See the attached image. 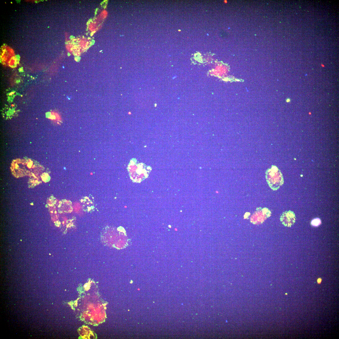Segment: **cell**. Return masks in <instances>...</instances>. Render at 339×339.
I'll use <instances>...</instances> for the list:
<instances>
[{"mask_svg": "<svg viewBox=\"0 0 339 339\" xmlns=\"http://www.w3.org/2000/svg\"><path fill=\"white\" fill-rule=\"evenodd\" d=\"M266 178L269 186L273 191L278 190L283 183L282 175L275 165H272L271 168L266 170Z\"/></svg>", "mask_w": 339, "mask_h": 339, "instance_id": "cell-1", "label": "cell"}, {"mask_svg": "<svg viewBox=\"0 0 339 339\" xmlns=\"http://www.w3.org/2000/svg\"><path fill=\"white\" fill-rule=\"evenodd\" d=\"M271 213L270 210L267 207H257L250 217V222L255 224H261L270 217Z\"/></svg>", "mask_w": 339, "mask_h": 339, "instance_id": "cell-2", "label": "cell"}, {"mask_svg": "<svg viewBox=\"0 0 339 339\" xmlns=\"http://www.w3.org/2000/svg\"><path fill=\"white\" fill-rule=\"evenodd\" d=\"M280 219L285 226L290 227L295 222V215L291 211H286L282 213Z\"/></svg>", "mask_w": 339, "mask_h": 339, "instance_id": "cell-3", "label": "cell"}, {"mask_svg": "<svg viewBox=\"0 0 339 339\" xmlns=\"http://www.w3.org/2000/svg\"><path fill=\"white\" fill-rule=\"evenodd\" d=\"M92 198L88 197H84L83 199H82L81 202L83 204V210L87 212L92 211L94 208Z\"/></svg>", "mask_w": 339, "mask_h": 339, "instance_id": "cell-4", "label": "cell"}, {"mask_svg": "<svg viewBox=\"0 0 339 339\" xmlns=\"http://www.w3.org/2000/svg\"><path fill=\"white\" fill-rule=\"evenodd\" d=\"M321 223L320 219L319 218H316L313 220L311 222L312 225L314 226H317L319 225Z\"/></svg>", "mask_w": 339, "mask_h": 339, "instance_id": "cell-5", "label": "cell"}, {"mask_svg": "<svg viewBox=\"0 0 339 339\" xmlns=\"http://www.w3.org/2000/svg\"><path fill=\"white\" fill-rule=\"evenodd\" d=\"M321 279L320 278H319V279H318L317 282H318V283H320V282H321Z\"/></svg>", "mask_w": 339, "mask_h": 339, "instance_id": "cell-6", "label": "cell"}, {"mask_svg": "<svg viewBox=\"0 0 339 339\" xmlns=\"http://www.w3.org/2000/svg\"><path fill=\"white\" fill-rule=\"evenodd\" d=\"M137 290H138L139 291V290H140V289H139V288H138V289H137Z\"/></svg>", "mask_w": 339, "mask_h": 339, "instance_id": "cell-7", "label": "cell"}]
</instances>
